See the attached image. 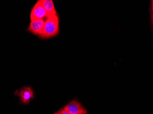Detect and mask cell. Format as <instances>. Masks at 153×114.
I'll return each instance as SVG.
<instances>
[{"label":"cell","instance_id":"cell-1","mask_svg":"<svg viewBox=\"0 0 153 114\" xmlns=\"http://www.w3.org/2000/svg\"><path fill=\"white\" fill-rule=\"evenodd\" d=\"M59 18L56 15L50 16L45 22L42 32L39 35L41 38H48L56 36L59 31Z\"/></svg>","mask_w":153,"mask_h":114},{"label":"cell","instance_id":"cell-2","mask_svg":"<svg viewBox=\"0 0 153 114\" xmlns=\"http://www.w3.org/2000/svg\"><path fill=\"white\" fill-rule=\"evenodd\" d=\"M49 16L43 6L41 0L38 1L32 9L30 15L31 21L39 19L45 20Z\"/></svg>","mask_w":153,"mask_h":114},{"label":"cell","instance_id":"cell-3","mask_svg":"<svg viewBox=\"0 0 153 114\" xmlns=\"http://www.w3.org/2000/svg\"><path fill=\"white\" fill-rule=\"evenodd\" d=\"M64 108L70 114H86L87 113L86 110L76 99L71 101Z\"/></svg>","mask_w":153,"mask_h":114},{"label":"cell","instance_id":"cell-4","mask_svg":"<svg viewBox=\"0 0 153 114\" xmlns=\"http://www.w3.org/2000/svg\"><path fill=\"white\" fill-rule=\"evenodd\" d=\"M33 90L31 87L25 86L20 91H17L16 94L19 97L21 101L24 104H27L33 98Z\"/></svg>","mask_w":153,"mask_h":114},{"label":"cell","instance_id":"cell-5","mask_svg":"<svg viewBox=\"0 0 153 114\" xmlns=\"http://www.w3.org/2000/svg\"><path fill=\"white\" fill-rule=\"evenodd\" d=\"M45 22V20L43 19L31 21L27 30L34 35L39 36L42 32Z\"/></svg>","mask_w":153,"mask_h":114},{"label":"cell","instance_id":"cell-6","mask_svg":"<svg viewBox=\"0 0 153 114\" xmlns=\"http://www.w3.org/2000/svg\"><path fill=\"white\" fill-rule=\"evenodd\" d=\"M41 1L48 16L57 14L52 0H41Z\"/></svg>","mask_w":153,"mask_h":114},{"label":"cell","instance_id":"cell-7","mask_svg":"<svg viewBox=\"0 0 153 114\" xmlns=\"http://www.w3.org/2000/svg\"><path fill=\"white\" fill-rule=\"evenodd\" d=\"M59 113L60 114H70L68 112V110H66L65 109H62L61 110H59Z\"/></svg>","mask_w":153,"mask_h":114},{"label":"cell","instance_id":"cell-8","mask_svg":"<svg viewBox=\"0 0 153 114\" xmlns=\"http://www.w3.org/2000/svg\"><path fill=\"white\" fill-rule=\"evenodd\" d=\"M54 114H60V113H59V111H58V112H56V113Z\"/></svg>","mask_w":153,"mask_h":114},{"label":"cell","instance_id":"cell-9","mask_svg":"<svg viewBox=\"0 0 153 114\" xmlns=\"http://www.w3.org/2000/svg\"></svg>","mask_w":153,"mask_h":114}]
</instances>
